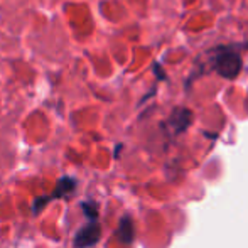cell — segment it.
<instances>
[{
  "instance_id": "6da1fadb",
  "label": "cell",
  "mask_w": 248,
  "mask_h": 248,
  "mask_svg": "<svg viewBox=\"0 0 248 248\" xmlns=\"http://www.w3.org/2000/svg\"><path fill=\"white\" fill-rule=\"evenodd\" d=\"M76 186H78V181L71 176H62L61 179L58 181V184L54 186L51 194L43 198H37L34 199L32 202V213H41L44 208H46L49 202L56 201V199H61V198H69L73 193L76 191Z\"/></svg>"
},
{
  "instance_id": "7a4b0ae2",
  "label": "cell",
  "mask_w": 248,
  "mask_h": 248,
  "mask_svg": "<svg viewBox=\"0 0 248 248\" xmlns=\"http://www.w3.org/2000/svg\"><path fill=\"white\" fill-rule=\"evenodd\" d=\"M101 228L98 218H88V221L76 232L73 247L75 248H92L100 242Z\"/></svg>"
},
{
  "instance_id": "3957f363",
  "label": "cell",
  "mask_w": 248,
  "mask_h": 248,
  "mask_svg": "<svg viewBox=\"0 0 248 248\" xmlns=\"http://www.w3.org/2000/svg\"><path fill=\"white\" fill-rule=\"evenodd\" d=\"M130 230V223H128V218L122 219V226H120V236L124 242H130L132 240V233H128Z\"/></svg>"
}]
</instances>
